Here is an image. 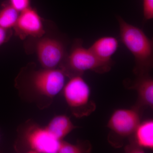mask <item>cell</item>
<instances>
[{"instance_id": "cell-18", "label": "cell", "mask_w": 153, "mask_h": 153, "mask_svg": "<svg viewBox=\"0 0 153 153\" xmlns=\"http://www.w3.org/2000/svg\"><path fill=\"white\" fill-rule=\"evenodd\" d=\"M10 30L0 27V46L7 41L10 37L9 32Z\"/></svg>"}, {"instance_id": "cell-17", "label": "cell", "mask_w": 153, "mask_h": 153, "mask_svg": "<svg viewBox=\"0 0 153 153\" xmlns=\"http://www.w3.org/2000/svg\"><path fill=\"white\" fill-rule=\"evenodd\" d=\"M126 152L128 153H143L144 149L140 147L134 142L127 146L125 148Z\"/></svg>"}, {"instance_id": "cell-10", "label": "cell", "mask_w": 153, "mask_h": 153, "mask_svg": "<svg viewBox=\"0 0 153 153\" xmlns=\"http://www.w3.org/2000/svg\"><path fill=\"white\" fill-rule=\"evenodd\" d=\"M133 87L138 95L139 106L153 107V79L149 74L137 76Z\"/></svg>"}, {"instance_id": "cell-11", "label": "cell", "mask_w": 153, "mask_h": 153, "mask_svg": "<svg viewBox=\"0 0 153 153\" xmlns=\"http://www.w3.org/2000/svg\"><path fill=\"white\" fill-rule=\"evenodd\" d=\"M45 127L51 134L60 140H63L73 130L77 128L70 118L65 115L56 116Z\"/></svg>"}, {"instance_id": "cell-6", "label": "cell", "mask_w": 153, "mask_h": 153, "mask_svg": "<svg viewBox=\"0 0 153 153\" xmlns=\"http://www.w3.org/2000/svg\"><path fill=\"white\" fill-rule=\"evenodd\" d=\"M38 60L44 68H57L61 66L67 55L63 41L57 38H44L36 45Z\"/></svg>"}, {"instance_id": "cell-8", "label": "cell", "mask_w": 153, "mask_h": 153, "mask_svg": "<svg viewBox=\"0 0 153 153\" xmlns=\"http://www.w3.org/2000/svg\"><path fill=\"white\" fill-rule=\"evenodd\" d=\"M13 28L16 35L22 39L27 37L41 38L45 33L41 17L31 7L20 12Z\"/></svg>"}, {"instance_id": "cell-15", "label": "cell", "mask_w": 153, "mask_h": 153, "mask_svg": "<svg viewBox=\"0 0 153 153\" xmlns=\"http://www.w3.org/2000/svg\"><path fill=\"white\" fill-rule=\"evenodd\" d=\"M144 19L149 21L153 19V0H143Z\"/></svg>"}, {"instance_id": "cell-2", "label": "cell", "mask_w": 153, "mask_h": 153, "mask_svg": "<svg viewBox=\"0 0 153 153\" xmlns=\"http://www.w3.org/2000/svg\"><path fill=\"white\" fill-rule=\"evenodd\" d=\"M80 39L76 40L69 54L60 68L65 71L67 76L81 75L88 71L99 74L108 72L113 65L102 62L94 55L89 48L82 45Z\"/></svg>"}, {"instance_id": "cell-14", "label": "cell", "mask_w": 153, "mask_h": 153, "mask_svg": "<svg viewBox=\"0 0 153 153\" xmlns=\"http://www.w3.org/2000/svg\"><path fill=\"white\" fill-rule=\"evenodd\" d=\"M88 151L80 145L72 144L62 140L57 153H81L87 152Z\"/></svg>"}, {"instance_id": "cell-4", "label": "cell", "mask_w": 153, "mask_h": 153, "mask_svg": "<svg viewBox=\"0 0 153 153\" xmlns=\"http://www.w3.org/2000/svg\"><path fill=\"white\" fill-rule=\"evenodd\" d=\"M27 152L32 153H57L61 140L51 134L46 127L36 125L30 126L23 135Z\"/></svg>"}, {"instance_id": "cell-3", "label": "cell", "mask_w": 153, "mask_h": 153, "mask_svg": "<svg viewBox=\"0 0 153 153\" xmlns=\"http://www.w3.org/2000/svg\"><path fill=\"white\" fill-rule=\"evenodd\" d=\"M63 90L66 103L76 117L88 116L95 111L96 105L91 98L90 88L82 75L70 76Z\"/></svg>"}, {"instance_id": "cell-7", "label": "cell", "mask_w": 153, "mask_h": 153, "mask_svg": "<svg viewBox=\"0 0 153 153\" xmlns=\"http://www.w3.org/2000/svg\"><path fill=\"white\" fill-rule=\"evenodd\" d=\"M140 123L137 107L130 109L120 108L114 111L107 126L117 135L125 137L133 134Z\"/></svg>"}, {"instance_id": "cell-12", "label": "cell", "mask_w": 153, "mask_h": 153, "mask_svg": "<svg viewBox=\"0 0 153 153\" xmlns=\"http://www.w3.org/2000/svg\"><path fill=\"white\" fill-rule=\"evenodd\" d=\"M134 143L143 149L153 150V120L141 122L133 134Z\"/></svg>"}, {"instance_id": "cell-9", "label": "cell", "mask_w": 153, "mask_h": 153, "mask_svg": "<svg viewBox=\"0 0 153 153\" xmlns=\"http://www.w3.org/2000/svg\"><path fill=\"white\" fill-rule=\"evenodd\" d=\"M119 46L118 40L112 36H104L94 42L89 49L100 60L107 64H113V55Z\"/></svg>"}, {"instance_id": "cell-13", "label": "cell", "mask_w": 153, "mask_h": 153, "mask_svg": "<svg viewBox=\"0 0 153 153\" xmlns=\"http://www.w3.org/2000/svg\"><path fill=\"white\" fill-rule=\"evenodd\" d=\"M20 12L8 2L4 3L0 9V27L6 30L13 28L16 24Z\"/></svg>"}, {"instance_id": "cell-1", "label": "cell", "mask_w": 153, "mask_h": 153, "mask_svg": "<svg viewBox=\"0 0 153 153\" xmlns=\"http://www.w3.org/2000/svg\"><path fill=\"white\" fill-rule=\"evenodd\" d=\"M121 41L134 59V72L137 76L149 74L153 66V41L140 28L116 16Z\"/></svg>"}, {"instance_id": "cell-16", "label": "cell", "mask_w": 153, "mask_h": 153, "mask_svg": "<svg viewBox=\"0 0 153 153\" xmlns=\"http://www.w3.org/2000/svg\"><path fill=\"white\" fill-rule=\"evenodd\" d=\"M8 2L20 13L30 7V0H8Z\"/></svg>"}, {"instance_id": "cell-5", "label": "cell", "mask_w": 153, "mask_h": 153, "mask_svg": "<svg viewBox=\"0 0 153 153\" xmlns=\"http://www.w3.org/2000/svg\"><path fill=\"white\" fill-rule=\"evenodd\" d=\"M66 76L61 68H44L33 74V87L40 95L53 98L63 90Z\"/></svg>"}]
</instances>
